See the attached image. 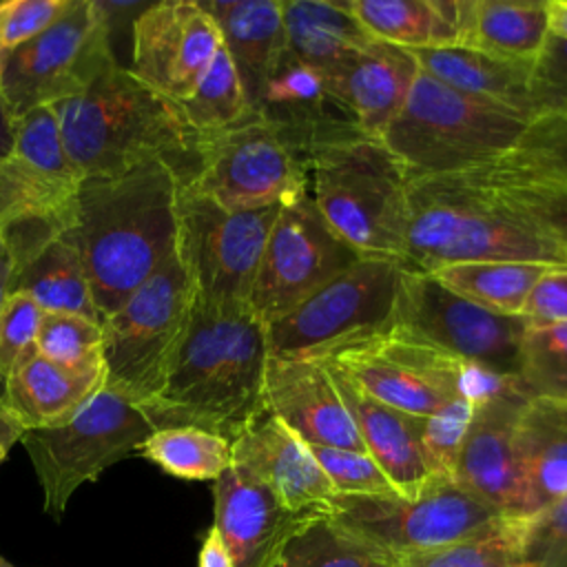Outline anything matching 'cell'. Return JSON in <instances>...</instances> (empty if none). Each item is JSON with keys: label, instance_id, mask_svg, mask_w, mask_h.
I'll return each mask as SVG.
<instances>
[{"label": "cell", "instance_id": "1", "mask_svg": "<svg viewBox=\"0 0 567 567\" xmlns=\"http://www.w3.org/2000/svg\"><path fill=\"white\" fill-rule=\"evenodd\" d=\"M182 184L162 159L82 182L69 235L102 321L177 250Z\"/></svg>", "mask_w": 567, "mask_h": 567}, {"label": "cell", "instance_id": "2", "mask_svg": "<svg viewBox=\"0 0 567 567\" xmlns=\"http://www.w3.org/2000/svg\"><path fill=\"white\" fill-rule=\"evenodd\" d=\"M266 326L252 310L215 312L193 303L171 372L140 410L153 425L202 427L233 439L266 410Z\"/></svg>", "mask_w": 567, "mask_h": 567}, {"label": "cell", "instance_id": "3", "mask_svg": "<svg viewBox=\"0 0 567 567\" xmlns=\"http://www.w3.org/2000/svg\"><path fill=\"white\" fill-rule=\"evenodd\" d=\"M474 261L567 268L563 248L472 171L410 179L403 268L432 272Z\"/></svg>", "mask_w": 567, "mask_h": 567}, {"label": "cell", "instance_id": "4", "mask_svg": "<svg viewBox=\"0 0 567 567\" xmlns=\"http://www.w3.org/2000/svg\"><path fill=\"white\" fill-rule=\"evenodd\" d=\"M69 157L86 177H109L148 162L173 164L184 182L195 173L197 133L177 102L144 84L120 62L82 95L53 106Z\"/></svg>", "mask_w": 567, "mask_h": 567}, {"label": "cell", "instance_id": "5", "mask_svg": "<svg viewBox=\"0 0 567 567\" xmlns=\"http://www.w3.org/2000/svg\"><path fill=\"white\" fill-rule=\"evenodd\" d=\"M408 173L381 140L357 137L308 159L306 197L361 257L403 261Z\"/></svg>", "mask_w": 567, "mask_h": 567}, {"label": "cell", "instance_id": "6", "mask_svg": "<svg viewBox=\"0 0 567 567\" xmlns=\"http://www.w3.org/2000/svg\"><path fill=\"white\" fill-rule=\"evenodd\" d=\"M527 122L419 71L401 113L381 142L403 164L410 179L452 175L512 153Z\"/></svg>", "mask_w": 567, "mask_h": 567}, {"label": "cell", "instance_id": "7", "mask_svg": "<svg viewBox=\"0 0 567 567\" xmlns=\"http://www.w3.org/2000/svg\"><path fill=\"white\" fill-rule=\"evenodd\" d=\"M193 303L195 288L175 250L102 321L106 388L137 408L155 399L186 337Z\"/></svg>", "mask_w": 567, "mask_h": 567}, {"label": "cell", "instance_id": "8", "mask_svg": "<svg viewBox=\"0 0 567 567\" xmlns=\"http://www.w3.org/2000/svg\"><path fill=\"white\" fill-rule=\"evenodd\" d=\"M319 361L379 403L423 419L461 396H478L487 377V372L394 326L343 343Z\"/></svg>", "mask_w": 567, "mask_h": 567}, {"label": "cell", "instance_id": "9", "mask_svg": "<svg viewBox=\"0 0 567 567\" xmlns=\"http://www.w3.org/2000/svg\"><path fill=\"white\" fill-rule=\"evenodd\" d=\"M113 64L104 2L71 0L49 29L0 53V93L18 120L38 106L82 95Z\"/></svg>", "mask_w": 567, "mask_h": 567}, {"label": "cell", "instance_id": "10", "mask_svg": "<svg viewBox=\"0 0 567 567\" xmlns=\"http://www.w3.org/2000/svg\"><path fill=\"white\" fill-rule=\"evenodd\" d=\"M328 514L392 558L485 536L512 520L463 489L452 476H434L416 496L337 494Z\"/></svg>", "mask_w": 567, "mask_h": 567}, {"label": "cell", "instance_id": "11", "mask_svg": "<svg viewBox=\"0 0 567 567\" xmlns=\"http://www.w3.org/2000/svg\"><path fill=\"white\" fill-rule=\"evenodd\" d=\"M401 268L396 259L361 257L266 326L268 354L323 359L343 343L390 330Z\"/></svg>", "mask_w": 567, "mask_h": 567}, {"label": "cell", "instance_id": "12", "mask_svg": "<svg viewBox=\"0 0 567 567\" xmlns=\"http://www.w3.org/2000/svg\"><path fill=\"white\" fill-rule=\"evenodd\" d=\"M151 434L144 412L106 385L69 423L22 432L20 443L42 487L44 512L60 520L80 485L137 452Z\"/></svg>", "mask_w": 567, "mask_h": 567}, {"label": "cell", "instance_id": "13", "mask_svg": "<svg viewBox=\"0 0 567 567\" xmlns=\"http://www.w3.org/2000/svg\"><path fill=\"white\" fill-rule=\"evenodd\" d=\"M281 206L226 210L186 182L179 193L177 250L195 303L215 312L250 310V290L268 233Z\"/></svg>", "mask_w": 567, "mask_h": 567}, {"label": "cell", "instance_id": "14", "mask_svg": "<svg viewBox=\"0 0 567 567\" xmlns=\"http://www.w3.org/2000/svg\"><path fill=\"white\" fill-rule=\"evenodd\" d=\"M308 159L264 117L197 135L195 173L186 182L226 210L286 206L306 195Z\"/></svg>", "mask_w": 567, "mask_h": 567}, {"label": "cell", "instance_id": "15", "mask_svg": "<svg viewBox=\"0 0 567 567\" xmlns=\"http://www.w3.org/2000/svg\"><path fill=\"white\" fill-rule=\"evenodd\" d=\"M394 328L487 374L516 379L527 323L518 315L492 312L458 297L430 272L401 268Z\"/></svg>", "mask_w": 567, "mask_h": 567}, {"label": "cell", "instance_id": "16", "mask_svg": "<svg viewBox=\"0 0 567 567\" xmlns=\"http://www.w3.org/2000/svg\"><path fill=\"white\" fill-rule=\"evenodd\" d=\"M359 259L361 255L319 217L303 195L281 206L268 233L248 306L268 326Z\"/></svg>", "mask_w": 567, "mask_h": 567}, {"label": "cell", "instance_id": "17", "mask_svg": "<svg viewBox=\"0 0 567 567\" xmlns=\"http://www.w3.org/2000/svg\"><path fill=\"white\" fill-rule=\"evenodd\" d=\"M84 175L66 153L53 106L16 120L11 155L0 162V226L44 219L73 224Z\"/></svg>", "mask_w": 567, "mask_h": 567}, {"label": "cell", "instance_id": "18", "mask_svg": "<svg viewBox=\"0 0 567 567\" xmlns=\"http://www.w3.org/2000/svg\"><path fill=\"white\" fill-rule=\"evenodd\" d=\"M527 394L516 379L489 377L474 412L452 478L509 518H529L516 450V425Z\"/></svg>", "mask_w": 567, "mask_h": 567}, {"label": "cell", "instance_id": "19", "mask_svg": "<svg viewBox=\"0 0 567 567\" xmlns=\"http://www.w3.org/2000/svg\"><path fill=\"white\" fill-rule=\"evenodd\" d=\"M221 47L215 20L197 0H166L133 20L131 71L173 102H184Z\"/></svg>", "mask_w": 567, "mask_h": 567}, {"label": "cell", "instance_id": "20", "mask_svg": "<svg viewBox=\"0 0 567 567\" xmlns=\"http://www.w3.org/2000/svg\"><path fill=\"white\" fill-rule=\"evenodd\" d=\"M299 155L365 137L326 71L284 53L252 109Z\"/></svg>", "mask_w": 567, "mask_h": 567}, {"label": "cell", "instance_id": "21", "mask_svg": "<svg viewBox=\"0 0 567 567\" xmlns=\"http://www.w3.org/2000/svg\"><path fill=\"white\" fill-rule=\"evenodd\" d=\"M0 228L11 252L9 292H27L44 312L82 315L102 323L71 226L29 219Z\"/></svg>", "mask_w": 567, "mask_h": 567}, {"label": "cell", "instance_id": "22", "mask_svg": "<svg viewBox=\"0 0 567 567\" xmlns=\"http://www.w3.org/2000/svg\"><path fill=\"white\" fill-rule=\"evenodd\" d=\"M213 527L235 567H277L292 534L317 514H299L257 476L230 465L213 481Z\"/></svg>", "mask_w": 567, "mask_h": 567}, {"label": "cell", "instance_id": "23", "mask_svg": "<svg viewBox=\"0 0 567 567\" xmlns=\"http://www.w3.org/2000/svg\"><path fill=\"white\" fill-rule=\"evenodd\" d=\"M264 403L308 445L365 452L330 368L319 359H266Z\"/></svg>", "mask_w": 567, "mask_h": 567}, {"label": "cell", "instance_id": "24", "mask_svg": "<svg viewBox=\"0 0 567 567\" xmlns=\"http://www.w3.org/2000/svg\"><path fill=\"white\" fill-rule=\"evenodd\" d=\"M233 465L257 476L299 514H328L337 496L308 443L268 408L233 439Z\"/></svg>", "mask_w": 567, "mask_h": 567}, {"label": "cell", "instance_id": "25", "mask_svg": "<svg viewBox=\"0 0 567 567\" xmlns=\"http://www.w3.org/2000/svg\"><path fill=\"white\" fill-rule=\"evenodd\" d=\"M330 372L354 421L365 454L381 467L396 494L416 496L434 478L423 450V416L379 403L354 388L334 368H330Z\"/></svg>", "mask_w": 567, "mask_h": 567}, {"label": "cell", "instance_id": "26", "mask_svg": "<svg viewBox=\"0 0 567 567\" xmlns=\"http://www.w3.org/2000/svg\"><path fill=\"white\" fill-rule=\"evenodd\" d=\"M419 71L410 49L374 38L365 49L332 69L328 78L357 117L361 133L381 140L401 113Z\"/></svg>", "mask_w": 567, "mask_h": 567}, {"label": "cell", "instance_id": "27", "mask_svg": "<svg viewBox=\"0 0 567 567\" xmlns=\"http://www.w3.org/2000/svg\"><path fill=\"white\" fill-rule=\"evenodd\" d=\"M104 385L106 365L71 370L35 354L4 379V405L22 432L60 427Z\"/></svg>", "mask_w": 567, "mask_h": 567}, {"label": "cell", "instance_id": "28", "mask_svg": "<svg viewBox=\"0 0 567 567\" xmlns=\"http://www.w3.org/2000/svg\"><path fill=\"white\" fill-rule=\"evenodd\" d=\"M199 4L219 29L252 111L266 80L286 53L281 0H206Z\"/></svg>", "mask_w": 567, "mask_h": 567}, {"label": "cell", "instance_id": "29", "mask_svg": "<svg viewBox=\"0 0 567 567\" xmlns=\"http://www.w3.org/2000/svg\"><path fill=\"white\" fill-rule=\"evenodd\" d=\"M412 53L419 69L434 80L532 120L529 78L534 62L507 60L472 47H432L414 49Z\"/></svg>", "mask_w": 567, "mask_h": 567}, {"label": "cell", "instance_id": "30", "mask_svg": "<svg viewBox=\"0 0 567 567\" xmlns=\"http://www.w3.org/2000/svg\"><path fill=\"white\" fill-rule=\"evenodd\" d=\"M527 516L567 496V403L527 399L516 425Z\"/></svg>", "mask_w": 567, "mask_h": 567}, {"label": "cell", "instance_id": "31", "mask_svg": "<svg viewBox=\"0 0 567 567\" xmlns=\"http://www.w3.org/2000/svg\"><path fill=\"white\" fill-rule=\"evenodd\" d=\"M281 18L286 53L326 73L374 40L354 18L350 2L281 0Z\"/></svg>", "mask_w": 567, "mask_h": 567}, {"label": "cell", "instance_id": "32", "mask_svg": "<svg viewBox=\"0 0 567 567\" xmlns=\"http://www.w3.org/2000/svg\"><path fill=\"white\" fill-rule=\"evenodd\" d=\"M363 29L403 49L458 47L467 0H348Z\"/></svg>", "mask_w": 567, "mask_h": 567}, {"label": "cell", "instance_id": "33", "mask_svg": "<svg viewBox=\"0 0 567 567\" xmlns=\"http://www.w3.org/2000/svg\"><path fill=\"white\" fill-rule=\"evenodd\" d=\"M549 35L547 2L467 0L458 47H472L507 60L534 62Z\"/></svg>", "mask_w": 567, "mask_h": 567}, {"label": "cell", "instance_id": "34", "mask_svg": "<svg viewBox=\"0 0 567 567\" xmlns=\"http://www.w3.org/2000/svg\"><path fill=\"white\" fill-rule=\"evenodd\" d=\"M507 202L529 215L567 257V182L551 177L512 153L472 171Z\"/></svg>", "mask_w": 567, "mask_h": 567}, {"label": "cell", "instance_id": "35", "mask_svg": "<svg viewBox=\"0 0 567 567\" xmlns=\"http://www.w3.org/2000/svg\"><path fill=\"white\" fill-rule=\"evenodd\" d=\"M549 268L532 261H474L443 266L430 275L481 308L520 317L527 295Z\"/></svg>", "mask_w": 567, "mask_h": 567}, {"label": "cell", "instance_id": "36", "mask_svg": "<svg viewBox=\"0 0 567 567\" xmlns=\"http://www.w3.org/2000/svg\"><path fill=\"white\" fill-rule=\"evenodd\" d=\"M277 567H394V558L330 514H317L292 534Z\"/></svg>", "mask_w": 567, "mask_h": 567}, {"label": "cell", "instance_id": "37", "mask_svg": "<svg viewBox=\"0 0 567 567\" xmlns=\"http://www.w3.org/2000/svg\"><path fill=\"white\" fill-rule=\"evenodd\" d=\"M171 476L184 481H217L233 465V443L202 427H164L137 450Z\"/></svg>", "mask_w": 567, "mask_h": 567}, {"label": "cell", "instance_id": "38", "mask_svg": "<svg viewBox=\"0 0 567 567\" xmlns=\"http://www.w3.org/2000/svg\"><path fill=\"white\" fill-rule=\"evenodd\" d=\"M179 109L197 135L228 128L252 113L224 44L215 53L195 91L179 102Z\"/></svg>", "mask_w": 567, "mask_h": 567}, {"label": "cell", "instance_id": "39", "mask_svg": "<svg viewBox=\"0 0 567 567\" xmlns=\"http://www.w3.org/2000/svg\"><path fill=\"white\" fill-rule=\"evenodd\" d=\"M516 381L529 399L567 403V323L527 326Z\"/></svg>", "mask_w": 567, "mask_h": 567}, {"label": "cell", "instance_id": "40", "mask_svg": "<svg viewBox=\"0 0 567 567\" xmlns=\"http://www.w3.org/2000/svg\"><path fill=\"white\" fill-rule=\"evenodd\" d=\"M527 518H512L505 527L441 549L399 556L394 567H525L523 536Z\"/></svg>", "mask_w": 567, "mask_h": 567}, {"label": "cell", "instance_id": "41", "mask_svg": "<svg viewBox=\"0 0 567 567\" xmlns=\"http://www.w3.org/2000/svg\"><path fill=\"white\" fill-rule=\"evenodd\" d=\"M38 354L71 370L104 368L102 323L82 315L44 312L38 332Z\"/></svg>", "mask_w": 567, "mask_h": 567}, {"label": "cell", "instance_id": "42", "mask_svg": "<svg viewBox=\"0 0 567 567\" xmlns=\"http://www.w3.org/2000/svg\"><path fill=\"white\" fill-rule=\"evenodd\" d=\"M44 310L27 292H9L0 308V377L38 354V332Z\"/></svg>", "mask_w": 567, "mask_h": 567}, {"label": "cell", "instance_id": "43", "mask_svg": "<svg viewBox=\"0 0 567 567\" xmlns=\"http://www.w3.org/2000/svg\"><path fill=\"white\" fill-rule=\"evenodd\" d=\"M315 454L321 472L330 481L334 494L341 496H372L396 494L381 467L365 454L341 447L308 445Z\"/></svg>", "mask_w": 567, "mask_h": 567}, {"label": "cell", "instance_id": "44", "mask_svg": "<svg viewBox=\"0 0 567 567\" xmlns=\"http://www.w3.org/2000/svg\"><path fill=\"white\" fill-rule=\"evenodd\" d=\"M476 396H461L423 419V450L434 476H452Z\"/></svg>", "mask_w": 567, "mask_h": 567}, {"label": "cell", "instance_id": "45", "mask_svg": "<svg viewBox=\"0 0 567 567\" xmlns=\"http://www.w3.org/2000/svg\"><path fill=\"white\" fill-rule=\"evenodd\" d=\"M512 155L567 182V113H547L529 120Z\"/></svg>", "mask_w": 567, "mask_h": 567}, {"label": "cell", "instance_id": "46", "mask_svg": "<svg viewBox=\"0 0 567 567\" xmlns=\"http://www.w3.org/2000/svg\"><path fill=\"white\" fill-rule=\"evenodd\" d=\"M532 120L547 113H567V40L547 35L532 64L529 78Z\"/></svg>", "mask_w": 567, "mask_h": 567}, {"label": "cell", "instance_id": "47", "mask_svg": "<svg viewBox=\"0 0 567 567\" xmlns=\"http://www.w3.org/2000/svg\"><path fill=\"white\" fill-rule=\"evenodd\" d=\"M523 560L525 567H567V496L527 518Z\"/></svg>", "mask_w": 567, "mask_h": 567}, {"label": "cell", "instance_id": "48", "mask_svg": "<svg viewBox=\"0 0 567 567\" xmlns=\"http://www.w3.org/2000/svg\"><path fill=\"white\" fill-rule=\"evenodd\" d=\"M71 0H4L0 2V53H7L49 29Z\"/></svg>", "mask_w": 567, "mask_h": 567}, {"label": "cell", "instance_id": "49", "mask_svg": "<svg viewBox=\"0 0 567 567\" xmlns=\"http://www.w3.org/2000/svg\"><path fill=\"white\" fill-rule=\"evenodd\" d=\"M520 317L527 326L567 323V268H549L527 295Z\"/></svg>", "mask_w": 567, "mask_h": 567}, {"label": "cell", "instance_id": "50", "mask_svg": "<svg viewBox=\"0 0 567 567\" xmlns=\"http://www.w3.org/2000/svg\"><path fill=\"white\" fill-rule=\"evenodd\" d=\"M197 567H235L228 549L224 547V543H221V538H219V534L215 532L213 525L208 527V532L202 540Z\"/></svg>", "mask_w": 567, "mask_h": 567}, {"label": "cell", "instance_id": "51", "mask_svg": "<svg viewBox=\"0 0 567 567\" xmlns=\"http://www.w3.org/2000/svg\"><path fill=\"white\" fill-rule=\"evenodd\" d=\"M13 142H16V120L9 113V106L0 93V162H4L11 155Z\"/></svg>", "mask_w": 567, "mask_h": 567}, {"label": "cell", "instance_id": "52", "mask_svg": "<svg viewBox=\"0 0 567 567\" xmlns=\"http://www.w3.org/2000/svg\"><path fill=\"white\" fill-rule=\"evenodd\" d=\"M547 18H549V33L567 40V0H549Z\"/></svg>", "mask_w": 567, "mask_h": 567}, {"label": "cell", "instance_id": "53", "mask_svg": "<svg viewBox=\"0 0 567 567\" xmlns=\"http://www.w3.org/2000/svg\"><path fill=\"white\" fill-rule=\"evenodd\" d=\"M9 281H11V252H9L4 233L0 228V308L9 295Z\"/></svg>", "mask_w": 567, "mask_h": 567}, {"label": "cell", "instance_id": "54", "mask_svg": "<svg viewBox=\"0 0 567 567\" xmlns=\"http://www.w3.org/2000/svg\"><path fill=\"white\" fill-rule=\"evenodd\" d=\"M11 445H13V441H4V439H0V465H2V461L7 458V454H9Z\"/></svg>", "mask_w": 567, "mask_h": 567}, {"label": "cell", "instance_id": "55", "mask_svg": "<svg viewBox=\"0 0 567 567\" xmlns=\"http://www.w3.org/2000/svg\"><path fill=\"white\" fill-rule=\"evenodd\" d=\"M0 567H16V565H11L4 556H0Z\"/></svg>", "mask_w": 567, "mask_h": 567}]
</instances>
